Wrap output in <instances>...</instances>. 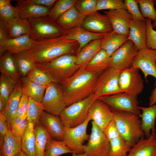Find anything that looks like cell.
<instances>
[{"instance_id": "cell-13", "label": "cell", "mask_w": 156, "mask_h": 156, "mask_svg": "<svg viewBox=\"0 0 156 156\" xmlns=\"http://www.w3.org/2000/svg\"><path fill=\"white\" fill-rule=\"evenodd\" d=\"M138 50L133 42L128 40L111 56V66L120 71L129 68Z\"/></svg>"}, {"instance_id": "cell-33", "label": "cell", "mask_w": 156, "mask_h": 156, "mask_svg": "<svg viewBox=\"0 0 156 156\" xmlns=\"http://www.w3.org/2000/svg\"><path fill=\"white\" fill-rule=\"evenodd\" d=\"M35 135L34 125L27 122L21 137V150L28 156H35Z\"/></svg>"}, {"instance_id": "cell-51", "label": "cell", "mask_w": 156, "mask_h": 156, "mask_svg": "<svg viewBox=\"0 0 156 156\" xmlns=\"http://www.w3.org/2000/svg\"><path fill=\"white\" fill-rule=\"evenodd\" d=\"M103 132L109 142L113 139L120 136L113 118L107 125Z\"/></svg>"}, {"instance_id": "cell-16", "label": "cell", "mask_w": 156, "mask_h": 156, "mask_svg": "<svg viewBox=\"0 0 156 156\" xmlns=\"http://www.w3.org/2000/svg\"><path fill=\"white\" fill-rule=\"evenodd\" d=\"M81 27L90 32L106 34L113 30L110 20L107 16L98 11L86 16Z\"/></svg>"}, {"instance_id": "cell-43", "label": "cell", "mask_w": 156, "mask_h": 156, "mask_svg": "<svg viewBox=\"0 0 156 156\" xmlns=\"http://www.w3.org/2000/svg\"><path fill=\"white\" fill-rule=\"evenodd\" d=\"M25 77L31 81L40 86H47L53 82L50 76L36 66Z\"/></svg>"}, {"instance_id": "cell-30", "label": "cell", "mask_w": 156, "mask_h": 156, "mask_svg": "<svg viewBox=\"0 0 156 156\" xmlns=\"http://www.w3.org/2000/svg\"><path fill=\"white\" fill-rule=\"evenodd\" d=\"M0 149L3 156H18L21 150V137L15 135L10 129Z\"/></svg>"}, {"instance_id": "cell-58", "label": "cell", "mask_w": 156, "mask_h": 156, "mask_svg": "<svg viewBox=\"0 0 156 156\" xmlns=\"http://www.w3.org/2000/svg\"><path fill=\"white\" fill-rule=\"evenodd\" d=\"M18 156H28L22 150L20 151Z\"/></svg>"}, {"instance_id": "cell-3", "label": "cell", "mask_w": 156, "mask_h": 156, "mask_svg": "<svg viewBox=\"0 0 156 156\" xmlns=\"http://www.w3.org/2000/svg\"><path fill=\"white\" fill-rule=\"evenodd\" d=\"M36 66L47 74L53 82L61 84L80 68L76 62L75 55L67 54L61 55L48 62L36 63Z\"/></svg>"}, {"instance_id": "cell-29", "label": "cell", "mask_w": 156, "mask_h": 156, "mask_svg": "<svg viewBox=\"0 0 156 156\" xmlns=\"http://www.w3.org/2000/svg\"><path fill=\"white\" fill-rule=\"evenodd\" d=\"M128 36L118 33L114 30L105 34L102 38L101 49L111 56L118 49L128 40Z\"/></svg>"}, {"instance_id": "cell-8", "label": "cell", "mask_w": 156, "mask_h": 156, "mask_svg": "<svg viewBox=\"0 0 156 156\" xmlns=\"http://www.w3.org/2000/svg\"><path fill=\"white\" fill-rule=\"evenodd\" d=\"M40 104L44 111L59 116L66 107L61 86L54 82L48 85Z\"/></svg>"}, {"instance_id": "cell-45", "label": "cell", "mask_w": 156, "mask_h": 156, "mask_svg": "<svg viewBox=\"0 0 156 156\" xmlns=\"http://www.w3.org/2000/svg\"><path fill=\"white\" fill-rule=\"evenodd\" d=\"M98 0H77L74 6L82 15L87 16L95 12Z\"/></svg>"}, {"instance_id": "cell-59", "label": "cell", "mask_w": 156, "mask_h": 156, "mask_svg": "<svg viewBox=\"0 0 156 156\" xmlns=\"http://www.w3.org/2000/svg\"><path fill=\"white\" fill-rule=\"evenodd\" d=\"M155 4L156 7V0H155ZM152 26L153 28H155L156 29V21L152 23Z\"/></svg>"}, {"instance_id": "cell-38", "label": "cell", "mask_w": 156, "mask_h": 156, "mask_svg": "<svg viewBox=\"0 0 156 156\" xmlns=\"http://www.w3.org/2000/svg\"><path fill=\"white\" fill-rule=\"evenodd\" d=\"M108 156H127L132 147L121 136L111 140Z\"/></svg>"}, {"instance_id": "cell-7", "label": "cell", "mask_w": 156, "mask_h": 156, "mask_svg": "<svg viewBox=\"0 0 156 156\" xmlns=\"http://www.w3.org/2000/svg\"><path fill=\"white\" fill-rule=\"evenodd\" d=\"M33 33L34 40L57 38L65 34L66 31L48 16L28 19Z\"/></svg>"}, {"instance_id": "cell-15", "label": "cell", "mask_w": 156, "mask_h": 156, "mask_svg": "<svg viewBox=\"0 0 156 156\" xmlns=\"http://www.w3.org/2000/svg\"><path fill=\"white\" fill-rule=\"evenodd\" d=\"M88 117L103 132L113 118V112L105 102L96 99L91 105Z\"/></svg>"}, {"instance_id": "cell-47", "label": "cell", "mask_w": 156, "mask_h": 156, "mask_svg": "<svg viewBox=\"0 0 156 156\" xmlns=\"http://www.w3.org/2000/svg\"><path fill=\"white\" fill-rule=\"evenodd\" d=\"M124 1L126 10L131 15L133 20L146 21V18L141 14L136 0H125Z\"/></svg>"}, {"instance_id": "cell-21", "label": "cell", "mask_w": 156, "mask_h": 156, "mask_svg": "<svg viewBox=\"0 0 156 156\" xmlns=\"http://www.w3.org/2000/svg\"><path fill=\"white\" fill-rule=\"evenodd\" d=\"M127 156H156V134L141 139L131 148Z\"/></svg>"}, {"instance_id": "cell-6", "label": "cell", "mask_w": 156, "mask_h": 156, "mask_svg": "<svg viewBox=\"0 0 156 156\" xmlns=\"http://www.w3.org/2000/svg\"><path fill=\"white\" fill-rule=\"evenodd\" d=\"M120 72L110 66L99 76L93 92L97 98L122 92L118 83Z\"/></svg>"}, {"instance_id": "cell-24", "label": "cell", "mask_w": 156, "mask_h": 156, "mask_svg": "<svg viewBox=\"0 0 156 156\" xmlns=\"http://www.w3.org/2000/svg\"><path fill=\"white\" fill-rule=\"evenodd\" d=\"M129 29L128 40L132 41L138 50L147 48L146 21L133 20Z\"/></svg>"}, {"instance_id": "cell-35", "label": "cell", "mask_w": 156, "mask_h": 156, "mask_svg": "<svg viewBox=\"0 0 156 156\" xmlns=\"http://www.w3.org/2000/svg\"><path fill=\"white\" fill-rule=\"evenodd\" d=\"M20 79L23 88L29 96L36 102L40 103L44 95L47 86L38 85L30 80L26 77H21Z\"/></svg>"}, {"instance_id": "cell-57", "label": "cell", "mask_w": 156, "mask_h": 156, "mask_svg": "<svg viewBox=\"0 0 156 156\" xmlns=\"http://www.w3.org/2000/svg\"><path fill=\"white\" fill-rule=\"evenodd\" d=\"M72 156H86V155L84 153L81 154H77L75 153H72Z\"/></svg>"}, {"instance_id": "cell-37", "label": "cell", "mask_w": 156, "mask_h": 156, "mask_svg": "<svg viewBox=\"0 0 156 156\" xmlns=\"http://www.w3.org/2000/svg\"><path fill=\"white\" fill-rule=\"evenodd\" d=\"M73 153V152L62 141L51 138L47 143L44 156H59L64 154Z\"/></svg>"}, {"instance_id": "cell-4", "label": "cell", "mask_w": 156, "mask_h": 156, "mask_svg": "<svg viewBox=\"0 0 156 156\" xmlns=\"http://www.w3.org/2000/svg\"><path fill=\"white\" fill-rule=\"evenodd\" d=\"M113 111V119L120 136L132 147L144 137L139 116L130 112Z\"/></svg>"}, {"instance_id": "cell-20", "label": "cell", "mask_w": 156, "mask_h": 156, "mask_svg": "<svg viewBox=\"0 0 156 156\" xmlns=\"http://www.w3.org/2000/svg\"><path fill=\"white\" fill-rule=\"evenodd\" d=\"M16 7L18 17L24 19L48 16L50 9L47 7L30 3L26 0H17Z\"/></svg>"}, {"instance_id": "cell-26", "label": "cell", "mask_w": 156, "mask_h": 156, "mask_svg": "<svg viewBox=\"0 0 156 156\" xmlns=\"http://www.w3.org/2000/svg\"><path fill=\"white\" fill-rule=\"evenodd\" d=\"M102 38L92 40L83 47L75 55L76 64L79 68L85 69L88 63L101 49Z\"/></svg>"}, {"instance_id": "cell-17", "label": "cell", "mask_w": 156, "mask_h": 156, "mask_svg": "<svg viewBox=\"0 0 156 156\" xmlns=\"http://www.w3.org/2000/svg\"><path fill=\"white\" fill-rule=\"evenodd\" d=\"M103 12L109 17L114 31L129 36L130 26L133 19L126 10L118 9L103 11Z\"/></svg>"}, {"instance_id": "cell-22", "label": "cell", "mask_w": 156, "mask_h": 156, "mask_svg": "<svg viewBox=\"0 0 156 156\" xmlns=\"http://www.w3.org/2000/svg\"><path fill=\"white\" fill-rule=\"evenodd\" d=\"M86 17L81 14L74 6L61 15L56 22L63 29L68 31L81 27Z\"/></svg>"}, {"instance_id": "cell-49", "label": "cell", "mask_w": 156, "mask_h": 156, "mask_svg": "<svg viewBox=\"0 0 156 156\" xmlns=\"http://www.w3.org/2000/svg\"><path fill=\"white\" fill-rule=\"evenodd\" d=\"M146 19V48L148 49H156V31L153 27L151 19L147 18Z\"/></svg>"}, {"instance_id": "cell-31", "label": "cell", "mask_w": 156, "mask_h": 156, "mask_svg": "<svg viewBox=\"0 0 156 156\" xmlns=\"http://www.w3.org/2000/svg\"><path fill=\"white\" fill-rule=\"evenodd\" d=\"M111 65V56L104 50L101 49L88 63L85 68L101 75Z\"/></svg>"}, {"instance_id": "cell-14", "label": "cell", "mask_w": 156, "mask_h": 156, "mask_svg": "<svg viewBox=\"0 0 156 156\" xmlns=\"http://www.w3.org/2000/svg\"><path fill=\"white\" fill-rule=\"evenodd\" d=\"M131 66L141 70L146 79L151 75L156 80V49L145 48L139 50Z\"/></svg>"}, {"instance_id": "cell-55", "label": "cell", "mask_w": 156, "mask_h": 156, "mask_svg": "<svg viewBox=\"0 0 156 156\" xmlns=\"http://www.w3.org/2000/svg\"><path fill=\"white\" fill-rule=\"evenodd\" d=\"M149 105L152 106L156 103V80L155 82V87L152 91L149 97Z\"/></svg>"}, {"instance_id": "cell-12", "label": "cell", "mask_w": 156, "mask_h": 156, "mask_svg": "<svg viewBox=\"0 0 156 156\" xmlns=\"http://www.w3.org/2000/svg\"><path fill=\"white\" fill-rule=\"evenodd\" d=\"M139 70L131 66L120 71L118 83L122 92L137 96L142 91L144 81L140 74Z\"/></svg>"}, {"instance_id": "cell-36", "label": "cell", "mask_w": 156, "mask_h": 156, "mask_svg": "<svg viewBox=\"0 0 156 156\" xmlns=\"http://www.w3.org/2000/svg\"><path fill=\"white\" fill-rule=\"evenodd\" d=\"M17 68L22 77H25L36 67V64L27 55L25 51L12 54Z\"/></svg>"}, {"instance_id": "cell-10", "label": "cell", "mask_w": 156, "mask_h": 156, "mask_svg": "<svg viewBox=\"0 0 156 156\" xmlns=\"http://www.w3.org/2000/svg\"><path fill=\"white\" fill-rule=\"evenodd\" d=\"M90 120L88 117L83 123L76 127L70 128L64 126L62 141L73 153L77 154L84 153L83 144L86 141H88L90 137L86 130Z\"/></svg>"}, {"instance_id": "cell-19", "label": "cell", "mask_w": 156, "mask_h": 156, "mask_svg": "<svg viewBox=\"0 0 156 156\" xmlns=\"http://www.w3.org/2000/svg\"><path fill=\"white\" fill-rule=\"evenodd\" d=\"M34 40L27 34L10 38L0 45V56L6 51L14 54L29 50L32 47Z\"/></svg>"}, {"instance_id": "cell-23", "label": "cell", "mask_w": 156, "mask_h": 156, "mask_svg": "<svg viewBox=\"0 0 156 156\" xmlns=\"http://www.w3.org/2000/svg\"><path fill=\"white\" fill-rule=\"evenodd\" d=\"M105 34H98L88 31L81 27L66 31L64 35L67 40L76 41L79 45L76 54L91 41L103 38Z\"/></svg>"}, {"instance_id": "cell-54", "label": "cell", "mask_w": 156, "mask_h": 156, "mask_svg": "<svg viewBox=\"0 0 156 156\" xmlns=\"http://www.w3.org/2000/svg\"><path fill=\"white\" fill-rule=\"evenodd\" d=\"M30 3L48 7L50 9L54 5L56 0H26Z\"/></svg>"}, {"instance_id": "cell-1", "label": "cell", "mask_w": 156, "mask_h": 156, "mask_svg": "<svg viewBox=\"0 0 156 156\" xmlns=\"http://www.w3.org/2000/svg\"><path fill=\"white\" fill-rule=\"evenodd\" d=\"M79 46L76 41L67 40L64 35L54 38L34 40L31 47L25 52L35 63L43 64L64 55H74Z\"/></svg>"}, {"instance_id": "cell-46", "label": "cell", "mask_w": 156, "mask_h": 156, "mask_svg": "<svg viewBox=\"0 0 156 156\" xmlns=\"http://www.w3.org/2000/svg\"><path fill=\"white\" fill-rule=\"evenodd\" d=\"M118 9H126L124 1L122 0H98L96 10H108Z\"/></svg>"}, {"instance_id": "cell-25", "label": "cell", "mask_w": 156, "mask_h": 156, "mask_svg": "<svg viewBox=\"0 0 156 156\" xmlns=\"http://www.w3.org/2000/svg\"><path fill=\"white\" fill-rule=\"evenodd\" d=\"M23 85L20 79L8 98L5 110L2 112L5 117L10 127L11 122L16 116L23 94Z\"/></svg>"}, {"instance_id": "cell-9", "label": "cell", "mask_w": 156, "mask_h": 156, "mask_svg": "<svg viewBox=\"0 0 156 156\" xmlns=\"http://www.w3.org/2000/svg\"><path fill=\"white\" fill-rule=\"evenodd\" d=\"M91 132L87 144L83 146L86 156H108L110 148L109 142L104 132L93 121Z\"/></svg>"}, {"instance_id": "cell-32", "label": "cell", "mask_w": 156, "mask_h": 156, "mask_svg": "<svg viewBox=\"0 0 156 156\" xmlns=\"http://www.w3.org/2000/svg\"><path fill=\"white\" fill-rule=\"evenodd\" d=\"M0 72L5 76L18 79L21 75L16 67L12 54L6 51L0 56Z\"/></svg>"}, {"instance_id": "cell-2", "label": "cell", "mask_w": 156, "mask_h": 156, "mask_svg": "<svg viewBox=\"0 0 156 156\" xmlns=\"http://www.w3.org/2000/svg\"><path fill=\"white\" fill-rule=\"evenodd\" d=\"M100 75L86 68H79L63 80L60 84L66 107L90 95Z\"/></svg>"}, {"instance_id": "cell-52", "label": "cell", "mask_w": 156, "mask_h": 156, "mask_svg": "<svg viewBox=\"0 0 156 156\" xmlns=\"http://www.w3.org/2000/svg\"><path fill=\"white\" fill-rule=\"evenodd\" d=\"M10 129L8 123L2 112H0V148L2 147L5 135Z\"/></svg>"}, {"instance_id": "cell-40", "label": "cell", "mask_w": 156, "mask_h": 156, "mask_svg": "<svg viewBox=\"0 0 156 156\" xmlns=\"http://www.w3.org/2000/svg\"><path fill=\"white\" fill-rule=\"evenodd\" d=\"M43 111L40 103L29 97L27 112L26 119L27 122L32 123L35 126L40 122L41 116Z\"/></svg>"}, {"instance_id": "cell-50", "label": "cell", "mask_w": 156, "mask_h": 156, "mask_svg": "<svg viewBox=\"0 0 156 156\" xmlns=\"http://www.w3.org/2000/svg\"><path fill=\"white\" fill-rule=\"evenodd\" d=\"M29 97L23 88V94L21 98L16 116L26 118Z\"/></svg>"}, {"instance_id": "cell-48", "label": "cell", "mask_w": 156, "mask_h": 156, "mask_svg": "<svg viewBox=\"0 0 156 156\" xmlns=\"http://www.w3.org/2000/svg\"><path fill=\"white\" fill-rule=\"evenodd\" d=\"M27 124L26 118L16 116L11 123L10 129L15 135L21 137Z\"/></svg>"}, {"instance_id": "cell-53", "label": "cell", "mask_w": 156, "mask_h": 156, "mask_svg": "<svg viewBox=\"0 0 156 156\" xmlns=\"http://www.w3.org/2000/svg\"><path fill=\"white\" fill-rule=\"evenodd\" d=\"M10 38L7 22L0 20V45Z\"/></svg>"}, {"instance_id": "cell-18", "label": "cell", "mask_w": 156, "mask_h": 156, "mask_svg": "<svg viewBox=\"0 0 156 156\" xmlns=\"http://www.w3.org/2000/svg\"><path fill=\"white\" fill-rule=\"evenodd\" d=\"M40 122L53 139L58 141H63L64 125L60 116H55L43 111L41 116Z\"/></svg>"}, {"instance_id": "cell-56", "label": "cell", "mask_w": 156, "mask_h": 156, "mask_svg": "<svg viewBox=\"0 0 156 156\" xmlns=\"http://www.w3.org/2000/svg\"><path fill=\"white\" fill-rule=\"evenodd\" d=\"M7 102L0 98V112H3L7 105Z\"/></svg>"}, {"instance_id": "cell-34", "label": "cell", "mask_w": 156, "mask_h": 156, "mask_svg": "<svg viewBox=\"0 0 156 156\" xmlns=\"http://www.w3.org/2000/svg\"><path fill=\"white\" fill-rule=\"evenodd\" d=\"M35 156H44L48 140L52 138L44 126L40 122L34 127Z\"/></svg>"}, {"instance_id": "cell-44", "label": "cell", "mask_w": 156, "mask_h": 156, "mask_svg": "<svg viewBox=\"0 0 156 156\" xmlns=\"http://www.w3.org/2000/svg\"><path fill=\"white\" fill-rule=\"evenodd\" d=\"M142 16L145 18H150L154 22L156 21V11L155 0H136Z\"/></svg>"}, {"instance_id": "cell-11", "label": "cell", "mask_w": 156, "mask_h": 156, "mask_svg": "<svg viewBox=\"0 0 156 156\" xmlns=\"http://www.w3.org/2000/svg\"><path fill=\"white\" fill-rule=\"evenodd\" d=\"M97 98L106 103L113 111L130 112L139 116L141 115L137 96L121 92Z\"/></svg>"}, {"instance_id": "cell-42", "label": "cell", "mask_w": 156, "mask_h": 156, "mask_svg": "<svg viewBox=\"0 0 156 156\" xmlns=\"http://www.w3.org/2000/svg\"><path fill=\"white\" fill-rule=\"evenodd\" d=\"M11 0H0V20L7 21L18 17L17 8L11 3Z\"/></svg>"}, {"instance_id": "cell-41", "label": "cell", "mask_w": 156, "mask_h": 156, "mask_svg": "<svg viewBox=\"0 0 156 156\" xmlns=\"http://www.w3.org/2000/svg\"><path fill=\"white\" fill-rule=\"evenodd\" d=\"M19 79H13L1 73L0 77V98L7 102Z\"/></svg>"}, {"instance_id": "cell-5", "label": "cell", "mask_w": 156, "mask_h": 156, "mask_svg": "<svg viewBox=\"0 0 156 156\" xmlns=\"http://www.w3.org/2000/svg\"><path fill=\"white\" fill-rule=\"evenodd\" d=\"M97 98L93 93L87 98L66 107L59 116L64 126L74 127L83 123L88 117L91 105Z\"/></svg>"}, {"instance_id": "cell-28", "label": "cell", "mask_w": 156, "mask_h": 156, "mask_svg": "<svg viewBox=\"0 0 156 156\" xmlns=\"http://www.w3.org/2000/svg\"><path fill=\"white\" fill-rule=\"evenodd\" d=\"M142 113L141 117V128L146 138H149L151 133H155V122L156 118V104L148 107L138 106Z\"/></svg>"}, {"instance_id": "cell-39", "label": "cell", "mask_w": 156, "mask_h": 156, "mask_svg": "<svg viewBox=\"0 0 156 156\" xmlns=\"http://www.w3.org/2000/svg\"><path fill=\"white\" fill-rule=\"evenodd\" d=\"M77 0H57L50 9L48 16L52 21H56L58 18L71 8L74 6Z\"/></svg>"}, {"instance_id": "cell-27", "label": "cell", "mask_w": 156, "mask_h": 156, "mask_svg": "<svg viewBox=\"0 0 156 156\" xmlns=\"http://www.w3.org/2000/svg\"><path fill=\"white\" fill-rule=\"evenodd\" d=\"M6 22L10 38L27 34L33 39L31 27L28 19H23L18 17Z\"/></svg>"}]
</instances>
